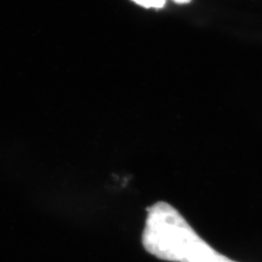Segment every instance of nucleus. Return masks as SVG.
Masks as SVG:
<instances>
[{"label": "nucleus", "instance_id": "nucleus-2", "mask_svg": "<svg viewBox=\"0 0 262 262\" xmlns=\"http://www.w3.org/2000/svg\"><path fill=\"white\" fill-rule=\"evenodd\" d=\"M134 1L146 8H151V7L156 8H163L165 3V0H134Z\"/></svg>", "mask_w": 262, "mask_h": 262}, {"label": "nucleus", "instance_id": "nucleus-1", "mask_svg": "<svg viewBox=\"0 0 262 262\" xmlns=\"http://www.w3.org/2000/svg\"><path fill=\"white\" fill-rule=\"evenodd\" d=\"M147 211L142 244L157 258L173 262H236L205 242L168 203L158 202Z\"/></svg>", "mask_w": 262, "mask_h": 262}, {"label": "nucleus", "instance_id": "nucleus-3", "mask_svg": "<svg viewBox=\"0 0 262 262\" xmlns=\"http://www.w3.org/2000/svg\"><path fill=\"white\" fill-rule=\"evenodd\" d=\"M176 3H180V4H184V3H190L191 0H174Z\"/></svg>", "mask_w": 262, "mask_h": 262}]
</instances>
